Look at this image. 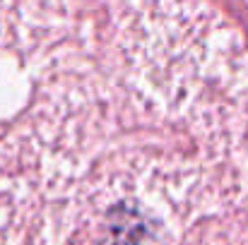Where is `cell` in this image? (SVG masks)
Segmentation results:
<instances>
[]
</instances>
